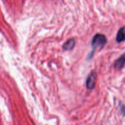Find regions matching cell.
Listing matches in <instances>:
<instances>
[{"label": "cell", "mask_w": 125, "mask_h": 125, "mask_svg": "<svg viewBox=\"0 0 125 125\" xmlns=\"http://www.w3.org/2000/svg\"><path fill=\"white\" fill-rule=\"evenodd\" d=\"M107 42V39L105 35L98 34L93 39L92 45L94 48H103Z\"/></svg>", "instance_id": "6da1fadb"}, {"label": "cell", "mask_w": 125, "mask_h": 125, "mask_svg": "<svg viewBox=\"0 0 125 125\" xmlns=\"http://www.w3.org/2000/svg\"><path fill=\"white\" fill-rule=\"evenodd\" d=\"M96 78V74L95 72H92L90 75L88 76L87 79L86 85L89 89H92L94 88L95 84V81Z\"/></svg>", "instance_id": "7a4b0ae2"}, {"label": "cell", "mask_w": 125, "mask_h": 125, "mask_svg": "<svg viewBox=\"0 0 125 125\" xmlns=\"http://www.w3.org/2000/svg\"><path fill=\"white\" fill-rule=\"evenodd\" d=\"M125 64V54L122 55L115 63V68L117 69H122Z\"/></svg>", "instance_id": "3957f363"}, {"label": "cell", "mask_w": 125, "mask_h": 125, "mask_svg": "<svg viewBox=\"0 0 125 125\" xmlns=\"http://www.w3.org/2000/svg\"><path fill=\"white\" fill-rule=\"evenodd\" d=\"M117 41L118 42H122L125 40V27L120 28L117 35Z\"/></svg>", "instance_id": "277c9868"}, {"label": "cell", "mask_w": 125, "mask_h": 125, "mask_svg": "<svg viewBox=\"0 0 125 125\" xmlns=\"http://www.w3.org/2000/svg\"><path fill=\"white\" fill-rule=\"evenodd\" d=\"M74 45H75V41L74 39H71L65 43L63 48L65 50H72V49H73Z\"/></svg>", "instance_id": "5b68a950"}]
</instances>
